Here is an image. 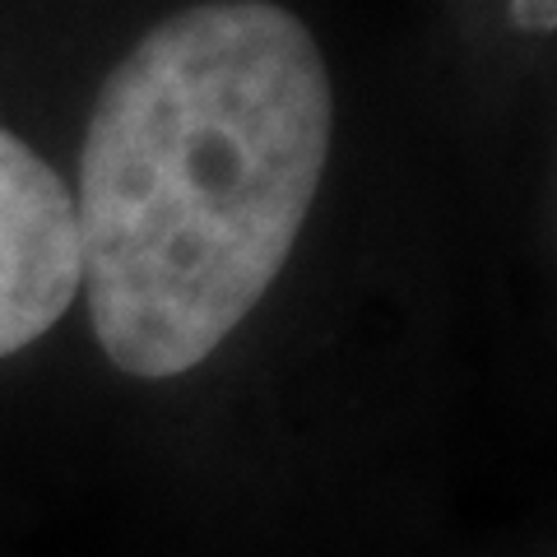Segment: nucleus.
<instances>
[{"label": "nucleus", "mask_w": 557, "mask_h": 557, "mask_svg": "<svg viewBox=\"0 0 557 557\" xmlns=\"http://www.w3.org/2000/svg\"><path fill=\"white\" fill-rule=\"evenodd\" d=\"M330 75L298 14L209 0L108 75L79 153V288L121 372L168 381L256 311L330 153Z\"/></svg>", "instance_id": "f257e3e1"}, {"label": "nucleus", "mask_w": 557, "mask_h": 557, "mask_svg": "<svg viewBox=\"0 0 557 557\" xmlns=\"http://www.w3.org/2000/svg\"><path fill=\"white\" fill-rule=\"evenodd\" d=\"M79 293L75 196L0 126V358L38 344Z\"/></svg>", "instance_id": "f03ea898"}, {"label": "nucleus", "mask_w": 557, "mask_h": 557, "mask_svg": "<svg viewBox=\"0 0 557 557\" xmlns=\"http://www.w3.org/2000/svg\"><path fill=\"white\" fill-rule=\"evenodd\" d=\"M511 24L525 33H548L557 24V0H511Z\"/></svg>", "instance_id": "7ed1b4c3"}]
</instances>
